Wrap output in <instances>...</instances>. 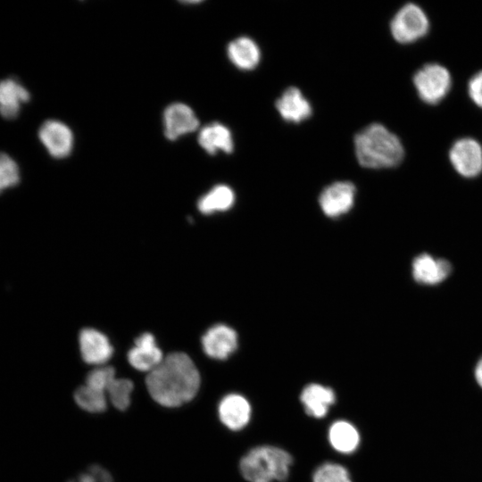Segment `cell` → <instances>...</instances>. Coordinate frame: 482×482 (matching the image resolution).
<instances>
[{"label": "cell", "instance_id": "obj_1", "mask_svg": "<svg viewBox=\"0 0 482 482\" xmlns=\"http://www.w3.org/2000/svg\"><path fill=\"white\" fill-rule=\"evenodd\" d=\"M201 378L192 359L177 352L167 355L145 379L152 398L165 407H178L191 401L200 387Z\"/></svg>", "mask_w": 482, "mask_h": 482}, {"label": "cell", "instance_id": "obj_2", "mask_svg": "<svg viewBox=\"0 0 482 482\" xmlns=\"http://www.w3.org/2000/svg\"><path fill=\"white\" fill-rule=\"evenodd\" d=\"M354 152L360 165L368 169L395 167L404 156L399 137L380 123H371L355 135Z\"/></svg>", "mask_w": 482, "mask_h": 482}, {"label": "cell", "instance_id": "obj_3", "mask_svg": "<svg viewBox=\"0 0 482 482\" xmlns=\"http://www.w3.org/2000/svg\"><path fill=\"white\" fill-rule=\"evenodd\" d=\"M292 456L285 450L270 445L250 450L240 461L242 476L248 482H284L292 465Z\"/></svg>", "mask_w": 482, "mask_h": 482}, {"label": "cell", "instance_id": "obj_4", "mask_svg": "<svg viewBox=\"0 0 482 482\" xmlns=\"http://www.w3.org/2000/svg\"><path fill=\"white\" fill-rule=\"evenodd\" d=\"M413 84L423 102L436 104L448 94L452 79L445 67L438 63H428L415 73Z\"/></svg>", "mask_w": 482, "mask_h": 482}, {"label": "cell", "instance_id": "obj_5", "mask_svg": "<svg viewBox=\"0 0 482 482\" xmlns=\"http://www.w3.org/2000/svg\"><path fill=\"white\" fill-rule=\"evenodd\" d=\"M429 29L428 19L417 4L403 5L394 16L390 23L393 37L401 44L412 43L424 37Z\"/></svg>", "mask_w": 482, "mask_h": 482}, {"label": "cell", "instance_id": "obj_6", "mask_svg": "<svg viewBox=\"0 0 482 482\" xmlns=\"http://www.w3.org/2000/svg\"><path fill=\"white\" fill-rule=\"evenodd\" d=\"M449 159L454 170L464 178H475L482 171V147L473 138L455 141L449 151Z\"/></svg>", "mask_w": 482, "mask_h": 482}, {"label": "cell", "instance_id": "obj_7", "mask_svg": "<svg viewBox=\"0 0 482 482\" xmlns=\"http://www.w3.org/2000/svg\"><path fill=\"white\" fill-rule=\"evenodd\" d=\"M355 186L350 181H337L326 187L320 195L319 204L325 215L339 217L348 212L354 204Z\"/></svg>", "mask_w": 482, "mask_h": 482}, {"label": "cell", "instance_id": "obj_8", "mask_svg": "<svg viewBox=\"0 0 482 482\" xmlns=\"http://www.w3.org/2000/svg\"><path fill=\"white\" fill-rule=\"evenodd\" d=\"M452 264L444 258L423 253L411 262L413 279L424 286H436L445 281L452 273Z\"/></svg>", "mask_w": 482, "mask_h": 482}, {"label": "cell", "instance_id": "obj_9", "mask_svg": "<svg viewBox=\"0 0 482 482\" xmlns=\"http://www.w3.org/2000/svg\"><path fill=\"white\" fill-rule=\"evenodd\" d=\"M238 339L236 331L225 325L211 327L202 337L204 352L210 358L225 360L237 348Z\"/></svg>", "mask_w": 482, "mask_h": 482}, {"label": "cell", "instance_id": "obj_10", "mask_svg": "<svg viewBox=\"0 0 482 482\" xmlns=\"http://www.w3.org/2000/svg\"><path fill=\"white\" fill-rule=\"evenodd\" d=\"M38 137L54 158H64L72 150L73 134L62 121L54 120L45 121L39 129Z\"/></svg>", "mask_w": 482, "mask_h": 482}, {"label": "cell", "instance_id": "obj_11", "mask_svg": "<svg viewBox=\"0 0 482 482\" xmlns=\"http://www.w3.org/2000/svg\"><path fill=\"white\" fill-rule=\"evenodd\" d=\"M163 125L166 137L175 140L182 135L196 130L199 120L188 105L174 103L164 111Z\"/></svg>", "mask_w": 482, "mask_h": 482}, {"label": "cell", "instance_id": "obj_12", "mask_svg": "<svg viewBox=\"0 0 482 482\" xmlns=\"http://www.w3.org/2000/svg\"><path fill=\"white\" fill-rule=\"evenodd\" d=\"M79 343L82 359L88 364L103 365L113 353L106 336L94 328L81 330Z\"/></svg>", "mask_w": 482, "mask_h": 482}, {"label": "cell", "instance_id": "obj_13", "mask_svg": "<svg viewBox=\"0 0 482 482\" xmlns=\"http://www.w3.org/2000/svg\"><path fill=\"white\" fill-rule=\"evenodd\" d=\"M218 414L222 424L228 428L240 430L250 420L251 406L241 395L229 394L220 400Z\"/></svg>", "mask_w": 482, "mask_h": 482}, {"label": "cell", "instance_id": "obj_14", "mask_svg": "<svg viewBox=\"0 0 482 482\" xmlns=\"http://www.w3.org/2000/svg\"><path fill=\"white\" fill-rule=\"evenodd\" d=\"M162 359V353L157 346L154 337L150 333L139 336L135 341V345L128 353L129 364L140 371L150 372Z\"/></svg>", "mask_w": 482, "mask_h": 482}, {"label": "cell", "instance_id": "obj_15", "mask_svg": "<svg viewBox=\"0 0 482 482\" xmlns=\"http://www.w3.org/2000/svg\"><path fill=\"white\" fill-rule=\"evenodd\" d=\"M276 109L283 120L299 123L312 113L310 102L295 87H287L276 101Z\"/></svg>", "mask_w": 482, "mask_h": 482}, {"label": "cell", "instance_id": "obj_16", "mask_svg": "<svg viewBox=\"0 0 482 482\" xmlns=\"http://www.w3.org/2000/svg\"><path fill=\"white\" fill-rule=\"evenodd\" d=\"M300 400L309 416L320 419L326 416L330 406L335 403L336 395L330 387L309 384L303 389Z\"/></svg>", "mask_w": 482, "mask_h": 482}, {"label": "cell", "instance_id": "obj_17", "mask_svg": "<svg viewBox=\"0 0 482 482\" xmlns=\"http://www.w3.org/2000/svg\"><path fill=\"white\" fill-rule=\"evenodd\" d=\"M30 98L29 91L15 79L0 81V114L7 120L17 118L21 104Z\"/></svg>", "mask_w": 482, "mask_h": 482}, {"label": "cell", "instance_id": "obj_18", "mask_svg": "<svg viewBox=\"0 0 482 482\" xmlns=\"http://www.w3.org/2000/svg\"><path fill=\"white\" fill-rule=\"evenodd\" d=\"M227 54L230 62L243 71L253 70L261 60L258 45L248 37H239L231 41L228 45Z\"/></svg>", "mask_w": 482, "mask_h": 482}, {"label": "cell", "instance_id": "obj_19", "mask_svg": "<svg viewBox=\"0 0 482 482\" xmlns=\"http://www.w3.org/2000/svg\"><path fill=\"white\" fill-rule=\"evenodd\" d=\"M198 143L210 154H215L218 151L230 154L234 149L231 131L219 122L204 127L199 132Z\"/></svg>", "mask_w": 482, "mask_h": 482}, {"label": "cell", "instance_id": "obj_20", "mask_svg": "<svg viewBox=\"0 0 482 482\" xmlns=\"http://www.w3.org/2000/svg\"><path fill=\"white\" fill-rule=\"evenodd\" d=\"M328 440L336 451L342 453H351L357 449L360 444V435L350 422L337 420L329 428Z\"/></svg>", "mask_w": 482, "mask_h": 482}, {"label": "cell", "instance_id": "obj_21", "mask_svg": "<svg viewBox=\"0 0 482 482\" xmlns=\"http://www.w3.org/2000/svg\"><path fill=\"white\" fill-rule=\"evenodd\" d=\"M234 202L232 188L227 185H217L199 199L197 207L202 213L212 214L229 210Z\"/></svg>", "mask_w": 482, "mask_h": 482}, {"label": "cell", "instance_id": "obj_22", "mask_svg": "<svg viewBox=\"0 0 482 482\" xmlns=\"http://www.w3.org/2000/svg\"><path fill=\"white\" fill-rule=\"evenodd\" d=\"M76 403L88 412H102L107 408L106 394L86 384L74 392Z\"/></svg>", "mask_w": 482, "mask_h": 482}, {"label": "cell", "instance_id": "obj_23", "mask_svg": "<svg viewBox=\"0 0 482 482\" xmlns=\"http://www.w3.org/2000/svg\"><path fill=\"white\" fill-rule=\"evenodd\" d=\"M133 383L128 378H114L106 390V394L112 405L125 411L129 408L131 400Z\"/></svg>", "mask_w": 482, "mask_h": 482}, {"label": "cell", "instance_id": "obj_24", "mask_svg": "<svg viewBox=\"0 0 482 482\" xmlns=\"http://www.w3.org/2000/svg\"><path fill=\"white\" fill-rule=\"evenodd\" d=\"M313 482H352L347 470L342 465L326 462L313 473Z\"/></svg>", "mask_w": 482, "mask_h": 482}, {"label": "cell", "instance_id": "obj_25", "mask_svg": "<svg viewBox=\"0 0 482 482\" xmlns=\"http://www.w3.org/2000/svg\"><path fill=\"white\" fill-rule=\"evenodd\" d=\"M20 182L18 164L6 154L0 153V194Z\"/></svg>", "mask_w": 482, "mask_h": 482}, {"label": "cell", "instance_id": "obj_26", "mask_svg": "<svg viewBox=\"0 0 482 482\" xmlns=\"http://www.w3.org/2000/svg\"><path fill=\"white\" fill-rule=\"evenodd\" d=\"M115 378V370L112 367L103 366L90 371L86 378V385L106 394V390Z\"/></svg>", "mask_w": 482, "mask_h": 482}, {"label": "cell", "instance_id": "obj_27", "mask_svg": "<svg viewBox=\"0 0 482 482\" xmlns=\"http://www.w3.org/2000/svg\"><path fill=\"white\" fill-rule=\"evenodd\" d=\"M469 96L471 100L482 108V71L476 73L469 81Z\"/></svg>", "mask_w": 482, "mask_h": 482}, {"label": "cell", "instance_id": "obj_28", "mask_svg": "<svg viewBox=\"0 0 482 482\" xmlns=\"http://www.w3.org/2000/svg\"><path fill=\"white\" fill-rule=\"evenodd\" d=\"M473 378L476 385L482 389V355L477 360L473 369Z\"/></svg>", "mask_w": 482, "mask_h": 482}]
</instances>
